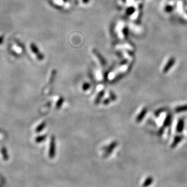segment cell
<instances>
[{"label": "cell", "mask_w": 187, "mask_h": 187, "mask_svg": "<svg viewBox=\"0 0 187 187\" xmlns=\"http://www.w3.org/2000/svg\"><path fill=\"white\" fill-rule=\"evenodd\" d=\"M187 111V105H184V106H182L180 107H178L176 109V112H181V111Z\"/></svg>", "instance_id": "obj_3"}, {"label": "cell", "mask_w": 187, "mask_h": 187, "mask_svg": "<svg viewBox=\"0 0 187 187\" xmlns=\"http://www.w3.org/2000/svg\"><path fill=\"white\" fill-rule=\"evenodd\" d=\"M151 182H152V179H148V180L146 181V182L145 183V186H148V185H150Z\"/></svg>", "instance_id": "obj_5"}, {"label": "cell", "mask_w": 187, "mask_h": 187, "mask_svg": "<svg viewBox=\"0 0 187 187\" xmlns=\"http://www.w3.org/2000/svg\"><path fill=\"white\" fill-rule=\"evenodd\" d=\"M145 114V110H144V111H142V113L140 114V115L138 117V118H137V121H140V120L143 118V117L144 116Z\"/></svg>", "instance_id": "obj_4"}, {"label": "cell", "mask_w": 187, "mask_h": 187, "mask_svg": "<svg viewBox=\"0 0 187 187\" xmlns=\"http://www.w3.org/2000/svg\"><path fill=\"white\" fill-rule=\"evenodd\" d=\"M175 60L174 58H171V59L170 60V61H168V64H167L165 66V67L164 68V72H167L171 68V67L173 66V65L174 63H175Z\"/></svg>", "instance_id": "obj_1"}, {"label": "cell", "mask_w": 187, "mask_h": 187, "mask_svg": "<svg viewBox=\"0 0 187 187\" xmlns=\"http://www.w3.org/2000/svg\"><path fill=\"white\" fill-rule=\"evenodd\" d=\"M183 127H184V120H181L179 122V123H178V131L179 132L182 131Z\"/></svg>", "instance_id": "obj_2"}]
</instances>
